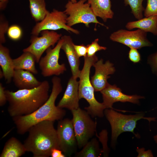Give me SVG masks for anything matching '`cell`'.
Returning a JSON list of instances; mask_svg holds the SVG:
<instances>
[{"instance_id": "7a4b0ae2", "label": "cell", "mask_w": 157, "mask_h": 157, "mask_svg": "<svg viewBox=\"0 0 157 157\" xmlns=\"http://www.w3.org/2000/svg\"><path fill=\"white\" fill-rule=\"evenodd\" d=\"M49 88L48 81L44 80L40 86L32 89H19L15 92L5 90L10 116L12 118L26 115L37 110L48 99Z\"/></svg>"}, {"instance_id": "cb8c5ba5", "label": "cell", "mask_w": 157, "mask_h": 157, "mask_svg": "<svg viewBox=\"0 0 157 157\" xmlns=\"http://www.w3.org/2000/svg\"><path fill=\"white\" fill-rule=\"evenodd\" d=\"M30 13L32 17L36 22L42 21L49 11L46 8L44 0H28Z\"/></svg>"}, {"instance_id": "ab89813d", "label": "cell", "mask_w": 157, "mask_h": 157, "mask_svg": "<svg viewBox=\"0 0 157 157\" xmlns=\"http://www.w3.org/2000/svg\"><path fill=\"white\" fill-rule=\"evenodd\" d=\"M73 3H76L77 2L76 0H70Z\"/></svg>"}, {"instance_id": "2e32d148", "label": "cell", "mask_w": 157, "mask_h": 157, "mask_svg": "<svg viewBox=\"0 0 157 157\" xmlns=\"http://www.w3.org/2000/svg\"><path fill=\"white\" fill-rule=\"evenodd\" d=\"M63 41L61 49L65 53L70 65L72 76L77 79L79 78L81 70L79 69V58L77 56L74 47V43L71 37L64 35L61 37Z\"/></svg>"}, {"instance_id": "d6986e66", "label": "cell", "mask_w": 157, "mask_h": 157, "mask_svg": "<svg viewBox=\"0 0 157 157\" xmlns=\"http://www.w3.org/2000/svg\"><path fill=\"white\" fill-rule=\"evenodd\" d=\"M126 28L131 30L137 28L146 32L151 33L157 35V15L142 18L137 21L128 22L125 25Z\"/></svg>"}, {"instance_id": "4316f807", "label": "cell", "mask_w": 157, "mask_h": 157, "mask_svg": "<svg viewBox=\"0 0 157 157\" xmlns=\"http://www.w3.org/2000/svg\"><path fill=\"white\" fill-rule=\"evenodd\" d=\"M144 12L145 17L157 15V0H147Z\"/></svg>"}, {"instance_id": "ffe728a7", "label": "cell", "mask_w": 157, "mask_h": 157, "mask_svg": "<svg viewBox=\"0 0 157 157\" xmlns=\"http://www.w3.org/2000/svg\"><path fill=\"white\" fill-rule=\"evenodd\" d=\"M0 65L7 83L12 81L15 69L13 59L10 56L9 49L0 44Z\"/></svg>"}, {"instance_id": "6da1fadb", "label": "cell", "mask_w": 157, "mask_h": 157, "mask_svg": "<svg viewBox=\"0 0 157 157\" xmlns=\"http://www.w3.org/2000/svg\"><path fill=\"white\" fill-rule=\"evenodd\" d=\"M52 87L51 93L46 102L32 113L12 117L17 133L23 135L33 126L40 122L49 120L53 122L63 119L66 111L55 105V101L62 90L60 78L56 76L52 78Z\"/></svg>"}, {"instance_id": "74e56055", "label": "cell", "mask_w": 157, "mask_h": 157, "mask_svg": "<svg viewBox=\"0 0 157 157\" xmlns=\"http://www.w3.org/2000/svg\"><path fill=\"white\" fill-rule=\"evenodd\" d=\"M4 77V75L2 69H0V78L1 79Z\"/></svg>"}, {"instance_id": "484cf974", "label": "cell", "mask_w": 157, "mask_h": 157, "mask_svg": "<svg viewBox=\"0 0 157 157\" xmlns=\"http://www.w3.org/2000/svg\"><path fill=\"white\" fill-rule=\"evenodd\" d=\"M99 39L97 38L90 44L87 45V56L91 57L95 55L96 53L98 51L101 50H105L107 48L99 45L98 42Z\"/></svg>"}, {"instance_id": "8fae6325", "label": "cell", "mask_w": 157, "mask_h": 157, "mask_svg": "<svg viewBox=\"0 0 157 157\" xmlns=\"http://www.w3.org/2000/svg\"><path fill=\"white\" fill-rule=\"evenodd\" d=\"M147 36V32L139 29L134 31L121 29L112 33L109 38L113 41L122 44L130 48L140 49L153 46Z\"/></svg>"}, {"instance_id": "7402d4cb", "label": "cell", "mask_w": 157, "mask_h": 157, "mask_svg": "<svg viewBox=\"0 0 157 157\" xmlns=\"http://www.w3.org/2000/svg\"><path fill=\"white\" fill-rule=\"evenodd\" d=\"M26 152L23 144L17 138L12 137L6 142L0 157H20Z\"/></svg>"}, {"instance_id": "836d02e7", "label": "cell", "mask_w": 157, "mask_h": 157, "mask_svg": "<svg viewBox=\"0 0 157 157\" xmlns=\"http://www.w3.org/2000/svg\"><path fill=\"white\" fill-rule=\"evenodd\" d=\"M144 148L142 147L139 148L137 147L136 151L138 154V157H154L151 151L148 150L145 151Z\"/></svg>"}, {"instance_id": "ac0fdd59", "label": "cell", "mask_w": 157, "mask_h": 157, "mask_svg": "<svg viewBox=\"0 0 157 157\" xmlns=\"http://www.w3.org/2000/svg\"><path fill=\"white\" fill-rule=\"evenodd\" d=\"M88 2L96 16L104 22L113 18L114 13L111 9L110 0H88Z\"/></svg>"}, {"instance_id": "8992f818", "label": "cell", "mask_w": 157, "mask_h": 157, "mask_svg": "<svg viewBox=\"0 0 157 157\" xmlns=\"http://www.w3.org/2000/svg\"><path fill=\"white\" fill-rule=\"evenodd\" d=\"M87 0H79L76 3L69 0L65 6L64 12L67 15V24L71 27L79 23H83L87 27H89L91 23L99 24L108 28L103 24L100 23L97 17L90 4Z\"/></svg>"}, {"instance_id": "44dd1931", "label": "cell", "mask_w": 157, "mask_h": 157, "mask_svg": "<svg viewBox=\"0 0 157 157\" xmlns=\"http://www.w3.org/2000/svg\"><path fill=\"white\" fill-rule=\"evenodd\" d=\"M15 70H24L36 74L38 71L35 66V56L28 52H23L19 57L13 59Z\"/></svg>"}, {"instance_id": "83f0119b", "label": "cell", "mask_w": 157, "mask_h": 157, "mask_svg": "<svg viewBox=\"0 0 157 157\" xmlns=\"http://www.w3.org/2000/svg\"><path fill=\"white\" fill-rule=\"evenodd\" d=\"M7 33L8 37L11 39L17 40L21 37L22 31L19 26L16 25H13L8 28Z\"/></svg>"}, {"instance_id": "f546056e", "label": "cell", "mask_w": 157, "mask_h": 157, "mask_svg": "<svg viewBox=\"0 0 157 157\" xmlns=\"http://www.w3.org/2000/svg\"><path fill=\"white\" fill-rule=\"evenodd\" d=\"M147 61L152 73L157 76V52L149 55Z\"/></svg>"}, {"instance_id": "603a6c76", "label": "cell", "mask_w": 157, "mask_h": 157, "mask_svg": "<svg viewBox=\"0 0 157 157\" xmlns=\"http://www.w3.org/2000/svg\"><path fill=\"white\" fill-rule=\"evenodd\" d=\"M80 151L76 152L75 157H100L102 153V150L100 148L99 142L96 138H93L83 147Z\"/></svg>"}, {"instance_id": "4dcf8cb0", "label": "cell", "mask_w": 157, "mask_h": 157, "mask_svg": "<svg viewBox=\"0 0 157 157\" xmlns=\"http://www.w3.org/2000/svg\"><path fill=\"white\" fill-rule=\"evenodd\" d=\"M138 49L131 48L129 52V58L130 61L134 63H139L141 60V56Z\"/></svg>"}, {"instance_id": "d6a6232c", "label": "cell", "mask_w": 157, "mask_h": 157, "mask_svg": "<svg viewBox=\"0 0 157 157\" xmlns=\"http://www.w3.org/2000/svg\"><path fill=\"white\" fill-rule=\"evenodd\" d=\"M74 47L75 52L78 57L83 56L85 57L87 56V46L83 44L79 45L74 44Z\"/></svg>"}, {"instance_id": "d590c367", "label": "cell", "mask_w": 157, "mask_h": 157, "mask_svg": "<svg viewBox=\"0 0 157 157\" xmlns=\"http://www.w3.org/2000/svg\"><path fill=\"white\" fill-rule=\"evenodd\" d=\"M51 156L52 157H66L62 151L58 149H53L51 151Z\"/></svg>"}, {"instance_id": "d4e9b609", "label": "cell", "mask_w": 157, "mask_h": 157, "mask_svg": "<svg viewBox=\"0 0 157 157\" xmlns=\"http://www.w3.org/2000/svg\"><path fill=\"white\" fill-rule=\"evenodd\" d=\"M145 0H124L125 6H129L131 9V13L137 20L143 18V13L144 8L142 2Z\"/></svg>"}, {"instance_id": "5bb4252c", "label": "cell", "mask_w": 157, "mask_h": 157, "mask_svg": "<svg viewBox=\"0 0 157 157\" xmlns=\"http://www.w3.org/2000/svg\"><path fill=\"white\" fill-rule=\"evenodd\" d=\"M113 65L109 60L104 63L102 59L98 60L94 63L93 66L95 71L90 81L95 91L100 92L109 84L107 81L110 77L109 75L113 74L115 71Z\"/></svg>"}, {"instance_id": "e575fe53", "label": "cell", "mask_w": 157, "mask_h": 157, "mask_svg": "<svg viewBox=\"0 0 157 157\" xmlns=\"http://www.w3.org/2000/svg\"><path fill=\"white\" fill-rule=\"evenodd\" d=\"M7 101L6 96L5 93V88L1 83H0V106L4 105Z\"/></svg>"}, {"instance_id": "4fadbf2b", "label": "cell", "mask_w": 157, "mask_h": 157, "mask_svg": "<svg viewBox=\"0 0 157 157\" xmlns=\"http://www.w3.org/2000/svg\"><path fill=\"white\" fill-rule=\"evenodd\" d=\"M100 92L102 96L103 103L106 109H113V104L117 102H129L138 104L140 99L144 98L143 96L136 94H125L116 85H111L109 84Z\"/></svg>"}, {"instance_id": "7c38bea8", "label": "cell", "mask_w": 157, "mask_h": 157, "mask_svg": "<svg viewBox=\"0 0 157 157\" xmlns=\"http://www.w3.org/2000/svg\"><path fill=\"white\" fill-rule=\"evenodd\" d=\"M41 35H33L31 39V44L23 50V52H28L35 57L36 63H38L44 52L51 46L53 47L61 39V34L53 31L44 30L42 31Z\"/></svg>"}, {"instance_id": "f35d334b", "label": "cell", "mask_w": 157, "mask_h": 157, "mask_svg": "<svg viewBox=\"0 0 157 157\" xmlns=\"http://www.w3.org/2000/svg\"><path fill=\"white\" fill-rule=\"evenodd\" d=\"M154 139L156 143H157V135L154 137Z\"/></svg>"}, {"instance_id": "e0dca14e", "label": "cell", "mask_w": 157, "mask_h": 157, "mask_svg": "<svg viewBox=\"0 0 157 157\" xmlns=\"http://www.w3.org/2000/svg\"><path fill=\"white\" fill-rule=\"evenodd\" d=\"M12 79L15 86L19 90L34 88L42 83L35 78L33 74L24 70H15Z\"/></svg>"}, {"instance_id": "277c9868", "label": "cell", "mask_w": 157, "mask_h": 157, "mask_svg": "<svg viewBox=\"0 0 157 157\" xmlns=\"http://www.w3.org/2000/svg\"><path fill=\"white\" fill-rule=\"evenodd\" d=\"M98 60V57L96 55L91 57L87 56L84 57V65L78 78L79 99H84L88 102L89 106L85 109L93 117H103L104 110L106 109L103 103L99 102L96 99L94 90L90 78L91 68Z\"/></svg>"}, {"instance_id": "ba28073f", "label": "cell", "mask_w": 157, "mask_h": 157, "mask_svg": "<svg viewBox=\"0 0 157 157\" xmlns=\"http://www.w3.org/2000/svg\"><path fill=\"white\" fill-rule=\"evenodd\" d=\"M56 131L59 149L66 156L75 154L78 147L72 119L59 120Z\"/></svg>"}, {"instance_id": "9a60e30c", "label": "cell", "mask_w": 157, "mask_h": 157, "mask_svg": "<svg viewBox=\"0 0 157 157\" xmlns=\"http://www.w3.org/2000/svg\"><path fill=\"white\" fill-rule=\"evenodd\" d=\"M72 76L69 79L63 95L58 105L61 108H66L71 111L79 108V81Z\"/></svg>"}, {"instance_id": "5b68a950", "label": "cell", "mask_w": 157, "mask_h": 157, "mask_svg": "<svg viewBox=\"0 0 157 157\" xmlns=\"http://www.w3.org/2000/svg\"><path fill=\"white\" fill-rule=\"evenodd\" d=\"M104 113L111 126V144L113 147H115L117 138L122 133L129 132L136 135L134 131L136 127L137 122L139 120L147 119L149 123L152 121H155V118L144 117V113H143L133 115H126L117 112L112 108H106Z\"/></svg>"}, {"instance_id": "f1b7e54d", "label": "cell", "mask_w": 157, "mask_h": 157, "mask_svg": "<svg viewBox=\"0 0 157 157\" xmlns=\"http://www.w3.org/2000/svg\"><path fill=\"white\" fill-rule=\"evenodd\" d=\"M96 135L98 137L99 139L102 142L103 145L102 153L104 156H107L109 153V149L107 145V132L106 130H103L99 134V135L98 136L97 132Z\"/></svg>"}, {"instance_id": "30bf717a", "label": "cell", "mask_w": 157, "mask_h": 157, "mask_svg": "<svg viewBox=\"0 0 157 157\" xmlns=\"http://www.w3.org/2000/svg\"><path fill=\"white\" fill-rule=\"evenodd\" d=\"M63 41V39L61 38L54 48H49L46 51V55L40 58L39 65L41 74L44 77L58 76L66 70L65 64H60L58 62Z\"/></svg>"}, {"instance_id": "52a82bcc", "label": "cell", "mask_w": 157, "mask_h": 157, "mask_svg": "<svg viewBox=\"0 0 157 157\" xmlns=\"http://www.w3.org/2000/svg\"><path fill=\"white\" fill-rule=\"evenodd\" d=\"M73 126L78 147L81 149L96 134L97 123L91 118L86 111L79 107L71 111Z\"/></svg>"}, {"instance_id": "1f68e13d", "label": "cell", "mask_w": 157, "mask_h": 157, "mask_svg": "<svg viewBox=\"0 0 157 157\" xmlns=\"http://www.w3.org/2000/svg\"><path fill=\"white\" fill-rule=\"evenodd\" d=\"M8 24L7 22L2 21L0 19V44H2L6 42L5 34L7 31L8 28Z\"/></svg>"}, {"instance_id": "3957f363", "label": "cell", "mask_w": 157, "mask_h": 157, "mask_svg": "<svg viewBox=\"0 0 157 157\" xmlns=\"http://www.w3.org/2000/svg\"><path fill=\"white\" fill-rule=\"evenodd\" d=\"M28 132L23 144L26 151L31 152L33 157H49L53 149H59L54 122H40L32 126Z\"/></svg>"}, {"instance_id": "8d00e7d4", "label": "cell", "mask_w": 157, "mask_h": 157, "mask_svg": "<svg viewBox=\"0 0 157 157\" xmlns=\"http://www.w3.org/2000/svg\"><path fill=\"white\" fill-rule=\"evenodd\" d=\"M8 0H0V8H3L5 6L6 2Z\"/></svg>"}, {"instance_id": "9c48e42d", "label": "cell", "mask_w": 157, "mask_h": 157, "mask_svg": "<svg viewBox=\"0 0 157 157\" xmlns=\"http://www.w3.org/2000/svg\"><path fill=\"white\" fill-rule=\"evenodd\" d=\"M67 17L64 11L54 9L51 12L49 11L43 20L36 24L32 29L31 34L33 36H38L43 31H55L63 29L68 32L79 34L78 31L67 25Z\"/></svg>"}]
</instances>
